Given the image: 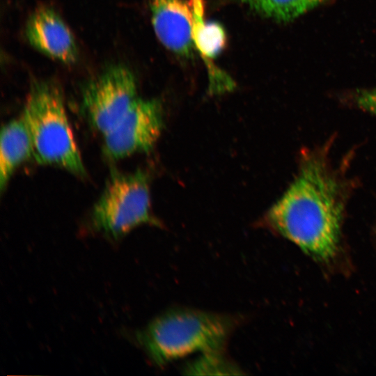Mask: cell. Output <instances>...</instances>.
<instances>
[{
    "label": "cell",
    "instance_id": "277c9868",
    "mask_svg": "<svg viewBox=\"0 0 376 376\" xmlns=\"http://www.w3.org/2000/svg\"><path fill=\"white\" fill-rule=\"evenodd\" d=\"M150 205L149 178L144 171L113 172L92 209L90 227L118 240L137 226H159Z\"/></svg>",
    "mask_w": 376,
    "mask_h": 376
},
{
    "label": "cell",
    "instance_id": "4fadbf2b",
    "mask_svg": "<svg viewBox=\"0 0 376 376\" xmlns=\"http://www.w3.org/2000/svg\"><path fill=\"white\" fill-rule=\"evenodd\" d=\"M356 102L361 109L376 115V88L360 92Z\"/></svg>",
    "mask_w": 376,
    "mask_h": 376
},
{
    "label": "cell",
    "instance_id": "8fae6325",
    "mask_svg": "<svg viewBox=\"0 0 376 376\" xmlns=\"http://www.w3.org/2000/svg\"><path fill=\"white\" fill-rule=\"evenodd\" d=\"M256 13L278 22H290L327 0H237Z\"/></svg>",
    "mask_w": 376,
    "mask_h": 376
},
{
    "label": "cell",
    "instance_id": "7a4b0ae2",
    "mask_svg": "<svg viewBox=\"0 0 376 376\" xmlns=\"http://www.w3.org/2000/svg\"><path fill=\"white\" fill-rule=\"evenodd\" d=\"M239 320L230 315L177 308L156 317L136 339L150 361L162 367L196 352H223Z\"/></svg>",
    "mask_w": 376,
    "mask_h": 376
},
{
    "label": "cell",
    "instance_id": "ba28073f",
    "mask_svg": "<svg viewBox=\"0 0 376 376\" xmlns=\"http://www.w3.org/2000/svg\"><path fill=\"white\" fill-rule=\"evenodd\" d=\"M156 36L168 49L188 58L192 54V13L183 0H149Z\"/></svg>",
    "mask_w": 376,
    "mask_h": 376
},
{
    "label": "cell",
    "instance_id": "8992f818",
    "mask_svg": "<svg viewBox=\"0 0 376 376\" xmlns=\"http://www.w3.org/2000/svg\"><path fill=\"white\" fill-rule=\"evenodd\" d=\"M163 127L161 102L137 97L120 121L103 135L104 152L112 160L150 151Z\"/></svg>",
    "mask_w": 376,
    "mask_h": 376
},
{
    "label": "cell",
    "instance_id": "3957f363",
    "mask_svg": "<svg viewBox=\"0 0 376 376\" xmlns=\"http://www.w3.org/2000/svg\"><path fill=\"white\" fill-rule=\"evenodd\" d=\"M22 117L39 164L55 166L84 177L86 171L65 110L61 89L47 81H33Z\"/></svg>",
    "mask_w": 376,
    "mask_h": 376
},
{
    "label": "cell",
    "instance_id": "52a82bcc",
    "mask_svg": "<svg viewBox=\"0 0 376 376\" xmlns=\"http://www.w3.org/2000/svg\"><path fill=\"white\" fill-rule=\"evenodd\" d=\"M24 32L29 44L48 57L64 64L77 61L75 38L53 8L42 6L35 9L26 21Z\"/></svg>",
    "mask_w": 376,
    "mask_h": 376
},
{
    "label": "cell",
    "instance_id": "9c48e42d",
    "mask_svg": "<svg viewBox=\"0 0 376 376\" xmlns=\"http://www.w3.org/2000/svg\"><path fill=\"white\" fill-rule=\"evenodd\" d=\"M189 3L192 13L193 42L206 64L212 88L229 89L233 87V82L212 61L226 46V31L218 22L205 20L204 0H189Z\"/></svg>",
    "mask_w": 376,
    "mask_h": 376
},
{
    "label": "cell",
    "instance_id": "6da1fadb",
    "mask_svg": "<svg viewBox=\"0 0 376 376\" xmlns=\"http://www.w3.org/2000/svg\"><path fill=\"white\" fill-rule=\"evenodd\" d=\"M343 192L323 155L307 154L295 180L267 212L266 225L313 260L329 263L340 251Z\"/></svg>",
    "mask_w": 376,
    "mask_h": 376
},
{
    "label": "cell",
    "instance_id": "30bf717a",
    "mask_svg": "<svg viewBox=\"0 0 376 376\" xmlns=\"http://www.w3.org/2000/svg\"><path fill=\"white\" fill-rule=\"evenodd\" d=\"M32 140L22 116L3 125L0 139V191L3 193L17 169L33 157Z\"/></svg>",
    "mask_w": 376,
    "mask_h": 376
},
{
    "label": "cell",
    "instance_id": "5b68a950",
    "mask_svg": "<svg viewBox=\"0 0 376 376\" xmlns=\"http://www.w3.org/2000/svg\"><path fill=\"white\" fill-rule=\"evenodd\" d=\"M137 97L132 72L125 65H111L84 86L81 110L89 124L103 136L120 121Z\"/></svg>",
    "mask_w": 376,
    "mask_h": 376
},
{
    "label": "cell",
    "instance_id": "7c38bea8",
    "mask_svg": "<svg viewBox=\"0 0 376 376\" xmlns=\"http://www.w3.org/2000/svg\"><path fill=\"white\" fill-rule=\"evenodd\" d=\"M223 352L204 353L187 366L185 370L194 374H239V368L228 361Z\"/></svg>",
    "mask_w": 376,
    "mask_h": 376
}]
</instances>
